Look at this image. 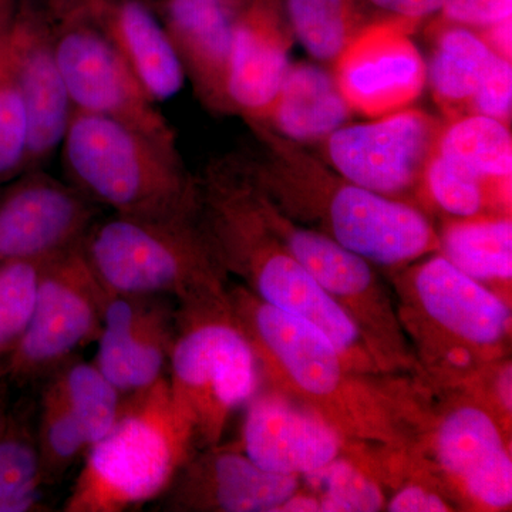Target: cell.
<instances>
[{"label":"cell","instance_id":"obj_15","mask_svg":"<svg viewBox=\"0 0 512 512\" xmlns=\"http://www.w3.org/2000/svg\"><path fill=\"white\" fill-rule=\"evenodd\" d=\"M431 448L437 466L473 507L503 511L512 503V461L500 421L478 400L444 410Z\"/></svg>","mask_w":512,"mask_h":512},{"label":"cell","instance_id":"obj_9","mask_svg":"<svg viewBox=\"0 0 512 512\" xmlns=\"http://www.w3.org/2000/svg\"><path fill=\"white\" fill-rule=\"evenodd\" d=\"M53 47L73 110L120 121L173 150L177 137L113 43L73 0H52Z\"/></svg>","mask_w":512,"mask_h":512},{"label":"cell","instance_id":"obj_19","mask_svg":"<svg viewBox=\"0 0 512 512\" xmlns=\"http://www.w3.org/2000/svg\"><path fill=\"white\" fill-rule=\"evenodd\" d=\"M191 456L168 488L174 511L278 512L301 490V477L271 473L244 451L208 447Z\"/></svg>","mask_w":512,"mask_h":512},{"label":"cell","instance_id":"obj_16","mask_svg":"<svg viewBox=\"0 0 512 512\" xmlns=\"http://www.w3.org/2000/svg\"><path fill=\"white\" fill-rule=\"evenodd\" d=\"M248 404L242 451L256 466L302 477L342 456L346 440L305 404L271 387L255 393Z\"/></svg>","mask_w":512,"mask_h":512},{"label":"cell","instance_id":"obj_27","mask_svg":"<svg viewBox=\"0 0 512 512\" xmlns=\"http://www.w3.org/2000/svg\"><path fill=\"white\" fill-rule=\"evenodd\" d=\"M291 29L306 52L322 62H335L359 29L356 0H286Z\"/></svg>","mask_w":512,"mask_h":512},{"label":"cell","instance_id":"obj_1","mask_svg":"<svg viewBox=\"0 0 512 512\" xmlns=\"http://www.w3.org/2000/svg\"><path fill=\"white\" fill-rule=\"evenodd\" d=\"M198 218L225 272L245 279L262 301L322 330L357 375L386 372L353 319L266 228L247 171L231 163L212 167L200 185Z\"/></svg>","mask_w":512,"mask_h":512},{"label":"cell","instance_id":"obj_17","mask_svg":"<svg viewBox=\"0 0 512 512\" xmlns=\"http://www.w3.org/2000/svg\"><path fill=\"white\" fill-rule=\"evenodd\" d=\"M8 45L28 116L25 171L37 170L62 146L73 113L56 60L49 13H20L10 26Z\"/></svg>","mask_w":512,"mask_h":512},{"label":"cell","instance_id":"obj_31","mask_svg":"<svg viewBox=\"0 0 512 512\" xmlns=\"http://www.w3.org/2000/svg\"><path fill=\"white\" fill-rule=\"evenodd\" d=\"M9 32L0 42V181L25 171L28 116L9 57Z\"/></svg>","mask_w":512,"mask_h":512},{"label":"cell","instance_id":"obj_8","mask_svg":"<svg viewBox=\"0 0 512 512\" xmlns=\"http://www.w3.org/2000/svg\"><path fill=\"white\" fill-rule=\"evenodd\" d=\"M256 208L266 228L342 306L386 372L414 366L400 316L372 264L335 239L293 222L251 180Z\"/></svg>","mask_w":512,"mask_h":512},{"label":"cell","instance_id":"obj_33","mask_svg":"<svg viewBox=\"0 0 512 512\" xmlns=\"http://www.w3.org/2000/svg\"><path fill=\"white\" fill-rule=\"evenodd\" d=\"M45 481L39 450L29 440H0V512L28 511Z\"/></svg>","mask_w":512,"mask_h":512},{"label":"cell","instance_id":"obj_36","mask_svg":"<svg viewBox=\"0 0 512 512\" xmlns=\"http://www.w3.org/2000/svg\"><path fill=\"white\" fill-rule=\"evenodd\" d=\"M363 2L386 16L387 22L402 23L410 28L420 20L440 12L444 0H363Z\"/></svg>","mask_w":512,"mask_h":512},{"label":"cell","instance_id":"obj_22","mask_svg":"<svg viewBox=\"0 0 512 512\" xmlns=\"http://www.w3.org/2000/svg\"><path fill=\"white\" fill-rule=\"evenodd\" d=\"M113 43L157 104L183 89L185 73L161 20L141 0H73Z\"/></svg>","mask_w":512,"mask_h":512},{"label":"cell","instance_id":"obj_2","mask_svg":"<svg viewBox=\"0 0 512 512\" xmlns=\"http://www.w3.org/2000/svg\"><path fill=\"white\" fill-rule=\"evenodd\" d=\"M231 311L271 389L318 413L345 440L402 443L392 402L357 375L322 330L249 289H228Z\"/></svg>","mask_w":512,"mask_h":512},{"label":"cell","instance_id":"obj_30","mask_svg":"<svg viewBox=\"0 0 512 512\" xmlns=\"http://www.w3.org/2000/svg\"><path fill=\"white\" fill-rule=\"evenodd\" d=\"M39 440L37 450L45 480L62 474L89 448L82 424L67 403L59 382L46 392Z\"/></svg>","mask_w":512,"mask_h":512},{"label":"cell","instance_id":"obj_10","mask_svg":"<svg viewBox=\"0 0 512 512\" xmlns=\"http://www.w3.org/2000/svg\"><path fill=\"white\" fill-rule=\"evenodd\" d=\"M309 184L312 181L309 180ZM320 188L269 195L281 210L313 215L323 234L370 264L403 266L440 251V237L429 218L410 202L394 200L343 180H320Z\"/></svg>","mask_w":512,"mask_h":512},{"label":"cell","instance_id":"obj_3","mask_svg":"<svg viewBox=\"0 0 512 512\" xmlns=\"http://www.w3.org/2000/svg\"><path fill=\"white\" fill-rule=\"evenodd\" d=\"M60 147L70 184L93 204L146 220L198 217L200 185L178 150L136 128L73 110Z\"/></svg>","mask_w":512,"mask_h":512},{"label":"cell","instance_id":"obj_20","mask_svg":"<svg viewBox=\"0 0 512 512\" xmlns=\"http://www.w3.org/2000/svg\"><path fill=\"white\" fill-rule=\"evenodd\" d=\"M289 39L278 0L239 5L227 76L229 111L261 124L289 72Z\"/></svg>","mask_w":512,"mask_h":512},{"label":"cell","instance_id":"obj_32","mask_svg":"<svg viewBox=\"0 0 512 512\" xmlns=\"http://www.w3.org/2000/svg\"><path fill=\"white\" fill-rule=\"evenodd\" d=\"M43 264L45 261L0 264V352L12 349L28 328Z\"/></svg>","mask_w":512,"mask_h":512},{"label":"cell","instance_id":"obj_23","mask_svg":"<svg viewBox=\"0 0 512 512\" xmlns=\"http://www.w3.org/2000/svg\"><path fill=\"white\" fill-rule=\"evenodd\" d=\"M503 59L464 26L446 23L436 33L427 82L448 120L471 116L474 101Z\"/></svg>","mask_w":512,"mask_h":512},{"label":"cell","instance_id":"obj_28","mask_svg":"<svg viewBox=\"0 0 512 512\" xmlns=\"http://www.w3.org/2000/svg\"><path fill=\"white\" fill-rule=\"evenodd\" d=\"M64 397L82 424L89 447L107 433L119 416L123 393L96 365L76 363L59 380Z\"/></svg>","mask_w":512,"mask_h":512},{"label":"cell","instance_id":"obj_7","mask_svg":"<svg viewBox=\"0 0 512 512\" xmlns=\"http://www.w3.org/2000/svg\"><path fill=\"white\" fill-rule=\"evenodd\" d=\"M170 353L171 394L195 441L220 444L229 416L258 389V362L227 295L180 303Z\"/></svg>","mask_w":512,"mask_h":512},{"label":"cell","instance_id":"obj_6","mask_svg":"<svg viewBox=\"0 0 512 512\" xmlns=\"http://www.w3.org/2000/svg\"><path fill=\"white\" fill-rule=\"evenodd\" d=\"M402 325L419 340L424 360L467 382L504 355L510 306L441 254L414 266L402 281Z\"/></svg>","mask_w":512,"mask_h":512},{"label":"cell","instance_id":"obj_25","mask_svg":"<svg viewBox=\"0 0 512 512\" xmlns=\"http://www.w3.org/2000/svg\"><path fill=\"white\" fill-rule=\"evenodd\" d=\"M434 156L511 200L512 137L503 121L485 116L450 121L441 131Z\"/></svg>","mask_w":512,"mask_h":512},{"label":"cell","instance_id":"obj_26","mask_svg":"<svg viewBox=\"0 0 512 512\" xmlns=\"http://www.w3.org/2000/svg\"><path fill=\"white\" fill-rule=\"evenodd\" d=\"M439 237L440 254L470 278L483 285L511 284L510 215L447 222Z\"/></svg>","mask_w":512,"mask_h":512},{"label":"cell","instance_id":"obj_14","mask_svg":"<svg viewBox=\"0 0 512 512\" xmlns=\"http://www.w3.org/2000/svg\"><path fill=\"white\" fill-rule=\"evenodd\" d=\"M409 30L383 20L360 30L336 60V83L350 109L377 119L409 109L419 99L427 64Z\"/></svg>","mask_w":512,"mask_h":512},{"label":"cell","instance_id":"obj_13","mask_svg":"<svg viewBox=\"0 0 512 512\" xmlns=\"http://www.w3.org/2000/svg\"><path fill=\"white\" fill-rule=\"evenodd\" d=\"M0 195V264L46 261L80 244L96 221L92 201L73 187L28 171Z\"/></svg>","mask_w":512,"mask_h":512},{"label":"cell","instance_id":"obj_24","mask_svg":"<svg viewBox=\"0 0 512 512\" xmlns=\"http://www.w3.org/2000/svg\"><path fill=\"white\" fill-rule=\"evenodd\" d=\"M352 111L335 76L316 64L298 63L289 67L266 121L292 140L316 141L345 126Z\"/></svg>","mask_w":512,"mask_h":512},{"label":"cell","instance_id":"obj_35","mask_svg":"<svg viewBox=\"0 0 512 512\" xmlns=\"http://www.w3.org/2000/svg\"><path fill=\"white\" fill-rule=\"evenodd\" d=\"M384 510L392 512H447L453 511V504L441 493L439 485L427 480L410 481L403 484L396 494L386 501Z\"/></svg>","mask_w":512,"mask_h":512},{"label":"cell","instance_id":"obj_21","mask_svg":"<svg viewBox=\"0 0 512 512\" xmlns=\"http://www.w3.org/2000/svg\"><path fill=\"white\" fill-rule=\"evenodd\" d=\"M241 0H161L163 23L175 52L205 104L229 111L227 76Z\"/></svg>","mask_w":512,"mask_h":512},{"label":"cell","instance_id":"obj_18","mask_svg":"<svg viewBox=\"0 0 512 512\" xmlns=\"http://www.w3.org/2000/svg\"><path fill=\"white\" fill-rule=\"evenodd\" d=\"M174 338L175 312L160 296L106 291L96 366L121 393L136 392L163 377Z\"/></svg>","mask_w":512,"mask_h":512},{"label":"cell","instance_id":"obj_12","mask_svg":"<svg viewBox=\"0 0 512 512\" xmlns=\"http://www.w3.org/2000/svg\"><path fill=\"white\" fill-rule=\"evenodd\" d=\"M106 289L90 268L80 244L43 264L35 311L12 348V370L36 375L99 338Z\"/></svg>","mask_w":512,"mask_h":512},{"label":"cell","instance_id":"obj_5","mask_svg":"<svg viewBox=\"0 0 512 512\" xmlns=\"http://www.w3.org/2000/svg\"><path fill=\"white\" fill-rule=\"evenodd\" d=\"M80 247L107 292L173 296L180 303L227 295L225 271L200 218L94 221Z\"/></svg>","mask_w":512,"mask_h":512},{"label":"cell","instance_id":"obj_34","mask_svg":"<svg viewBox=\"0 0 512 512\" xmlns=\"http://www.w3.org/2000/svg\"><path fill=\"white\" fill-rule=\"evenodd\" d=\"M444 22L480 33L512 20V0H444Z\"/></svg>","mask_w":512,"mask_h":512},{"label":"cell","instance_id":"obj_29","mask_svg":"<svg viewBox=\"0 0 512 512\" xmlns=\"http://www.w3.org/2000/svg\"><path fill=\"white\" fill-rule=\"evenodd\" d=\"M303 477L311 485L309 493L319 501L320 511L375 512L386 507L376 478L348 458L339 456L322 470Z\"/></svg>","mask_w":512,"mask_h":512},{"label":"cell","instance_id":"obj_4","mask_svg":"<svg viewBox=\"0 0 512 512\" xmlns=\"http://www.w3.org/2000/svg\"><path fill=\"white\" fill-rule=\"evenodd\" d=\"M195 433L165 377L126 394L111 429L87 450L67 512H120L167 493L192 456Z\"/></svg>","mask_w":512,"mask_h":512},{"label":"cell","instance_id":"obj_11","mask_svg":"<svg viewBox=\"0 0 512 512\" xmlns=\"http://www.w3.org/2000/svg\"><path fill=\"white\" fill-rule=\"evenodd\" d=\"M443 128L426 111L404 109L338 128L326 138V154L349 183L394 200L423 197L424 175Z\"/></svg>","mask_w":512,"mask_h":512}]
</instances>
